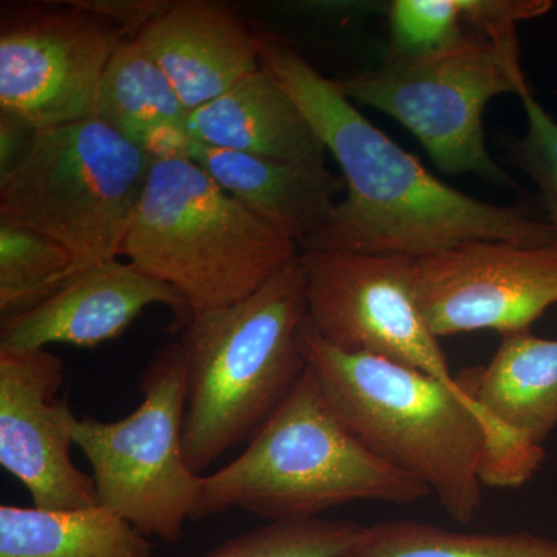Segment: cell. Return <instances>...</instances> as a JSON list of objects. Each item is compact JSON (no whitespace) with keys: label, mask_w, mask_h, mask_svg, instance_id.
<instances>
[{"label":"cell","mask_w":557,"mask_h":557,"mask_svg":"<svg viewBox=\"0 0 557 557\" xmlns=\"http://www.w3.org/2000/svg\"><path fill=\"white\" fill-rule=\"evenodd\" d=\"M456 379L485 420L483 486L525 485L557 428V339L530 330L507 333L486 366L461 370Z\"/></svg>","instance_id":"13"},{"label":"cell","mask_w":557,"mask_h":557,"mask_svg":"<svg viewBox=\"0 0 557 557\" xmlns=\"http://www.w3.org/2000/svg\"><path fill=\"white\" fill-rule=\"evenodd\" d=\"M152 544L126 520L97 507H0V557H150Z\"/></svg>","instance_id":"18"},{"label":"cell","mask_w":557,"mask_h":557,"mask_svg":"<svg viewBox=\"0 0 557 557\" xmlns=\"http://www.w3.org/2000/svg\"><path fill=\"white\" fill-rule=\"evenodd\" d=\"M64 381V364L46 348L0 347V465L36 508L100 505L94 478L72 460L79 418L61 395Z\"/></svg>","instance_id":"12"},{"label":"cell","mask_w":557,"mask_h":557,"mask_svg":"<svg viewBox=\"0 0 557 557\" xmlns=\"http://www.w3.org/2000/svg\"><path fill=\"white\" fill-rule=\"evenodd\" d=\"M354 104L386 113L420 141L448 175H475L502 188H518L486 148L483 112L500 95L533 91L522 64L518 30L491 35L465 28L438 49L388 50L379 67L335 81Z\"/></svg>","instance_id":"6"},{"label":"cell","mask_w":557,"mask_h":557,"mask_svg":"<svg viewBox=\"0 0 557 557\" xmlns=\"http://www.w3.org/2000/svg\"><path fill=\"white\" fill-rule=\"evenodd\" d=\"M72 252L38 231L0 220V314L20 317L79 273Z\"/></svg>","instance_id":"22"},{"label":"cell","mask_w":557,"mask_h":557,"mask_svg":"<svg viewBox=\"0 0 557 557\" xmlns=\"http://www.w3.org/2000/svg\"><path fill=\"white\" fill-rule=\"evenodd\" d=\"M520 101L527 129L509 146L511 159L536 186L545 220L557 234V121L536 100L534 91L523 95Z\"/></svg>","instance_id":"24"},{"label":"cell","mask_w":557,"mask_h":557,"mask_svg":"<svg viewBox=\"0 0 557 557\" xmlns=\"http://www.w3.org/2000/svg\"><path fill=\"white\" fill-rule=\"evenodd\" d=\"M307 317L299 256L255 295L190 317L180 339L188 376L183 449L196 474L255 437L302 379Z\"/></svg>","instance_id":"3"},{"label":"cell","mask_w":557,"mask_h":557,"mask_svg":"<svg viewBox=\"0 0 557 557\" xmlns=\"http://www.w3.org/2000/svg\"><path fill=\"white\" fill-rule=\"evenodd\" d=\"M152 163L95 116L38 132L0 177V220L58 242L81 269L119 259Z\"/></svg>","instance_id":"7"},{"label":"cell","mask_w":557,"mask_h":557,"mask_svg":"<svg viewBox=\"0 0 557 557\" xmlns=\"http://www.w3.org/2000/svg\"><path fill=\"white\" fill-rule=\"evenodd\" d=\"M552 0H395L391 7V50L420 53L445 46L465 28L516 30L544 16Z\"/></svg>","instance_id":"20"},{"label":"cell","mask_w":557,"mask_h":557,"mask_svg":"<svg viewBox=\"0 0 557 557\" xmlns=\"http://www.w3.org/2000/svg\"><path fill=\"white\" fill-rule=\"evenodd\" d=\"M188 129L208 148L296 163H327V149L310 121L263 65L189 112Z\"/></svg>","instance_id":"17"},{"label":"cell","mask_w":557,"mask_h":557,"mask_svg":"<svg viewBox=\"0 0 557 557\" xmlns=\"http://www.w3.org/2000/svg\"><path fill=\"white\" fill-rule=\"evenodd\" d=\"M416 295L438 338L530 330L557 306V245L471 240L416 260Z\"/></svg>","instance_id":"11"},{"label":"cell","mask_w":557,"mask_h":557,"mask_svg":"<svg viewBox=\"0 0 557 557\" xmlns=\"http://www.w3.org/2000/svg\"><path fill=\"white\" fill-rule=\"evenodd\" d=\"M344 557H557V541L531 533H460L391 520L362 527Z\"/></svg>","instance_id":"21"},{"label":"cell","mask_w":557,"mask_h":557,"mask_svg":"<svg viewBox=\"0 0 557 557\" xmlns=\"http://www.w3.org/2000/svg\"><path fill=\"white\" fill-rule=\"evenodd\" d=\"M188 116L171 81L137 38L124 40L102 76L95 119L137 145L156 127L186 124Z\"/></svg>","instance_id":"19"},{"label":"cell","mask_w":557,"mask_h":557,"mask_svg":"<svg viewBox=\"0 0 557 557\" xmlns=\"http://www.w3.org/2000/svg\"><path fill=\"white\" fill-rule=\"evenodd\" d=\"M260 62L287 90L339 164L346 197L300 251H348L424 258L471 240L522 247L557 245L547 220L520 207L469 197L435 177L287 39L258 30Z\"/></svg>","instance_id":"1"},{"label":"cell","mask_w":557,"mask_h":557,"mask_svg":"<svg viewBox=\"0 0 557 557\" xmlns=\"http://www.w3.org/2000/svg\"><path fill=\"white\" fill-rule=\"evenodd\" d=\"M299 258L309 321L325 343L416 370L471 401L418 306L416 258L348 251H300Z\"/></svg>","instance_id":"9"},{"label":"cell","mask_w":557,"mask_h":557,"mask_svg":"<svg viewBox=\"0 0 557 557\" xmlns=\"http://www.w3.org/2000/svg\"><path fill=\"white\" fill-rule=\"evenodd\" d=\"M299 252L193 160L152 163L121 249L174 288L190 317L255 295Z\"/></svg>","instance_id":"5"},{"label":"cell","mask_w":557,"mask_h":557,"mask_svg":"<svg viewBox=\"0 0 557 557\" xmlns=\"http://www.w3.org/2000/svg\"><path fill=\"white\" fill-rule=\"evenodd\" d=\"M242 207L299 245L335 212L343 177L327 164L296 163L197 145L194 159Z\"/></svg>","instance_id":"16"},{"label":"cell","mask_w":557,"mask_h":557,"mask_svg":"<svg viewBox=\"0 0 557 557\" xmlns=\"http://www.w3.org/2000/svg\"><path fill=\"white\" fill-rule=\"evenodd\" d=\"M38 132L16 116L2 113L0 119V177L13 170L30 150Z\"/></svg>","instance_id":"25"},{"label":"cell","mask_w":557,"mask_h":557,"mask_svg":"<svg viewBox=\"0 0 557 557\" xmlns=\"http://www.w3.org/2000/svg\"><path fill=\"white\" fill-rule=\"evenodd\" d=\"M361 528L350 520L322 518L269 522L201 557H344Z\"/></svg>","instance_id":"23"},{"label":"cell","mask_w":557,"mask_h":557,"mask_svg":"<svg viewBox=\"0 0 557 557\" xmlns=\"http://www.w3.org/2000/svg\"><path fill=\"white\" fill-rule=\"evenodd\" d=\"M129 38L89 0L17 11L0 28V110L36 132L95 116L102 76Z\"/></svg>","instance_id":"10"},{"label":"cell","mask_w":557,"mask_h":557,"mask_svg":"<svg viewBox=\"0 0 557 557\" xmlns=\"http://www.w3.org/2000/svg\"><path fill=\"white\" fill-rule=\"evenodd\" d=\"M134 38L160 65L189 112L262 67L258 30L219 2H168Z\"/></svg>","instance_id":"15"},{"label":"cell","mask_w":557,"mask_h":557,"mask_svg":"<svg viewBox=\"0 0 557 557\" xmlns=\"http://www.w3.org/2000/svg\"><path fill=\"white\" fill-rule=\"evenodd\" d=\"M429 496L347 431L307 368L244 453L205 475L199 519L242 509L269 522L307 520L357 502L405 507Z\"/></svg>","instance_id":"4"},{"label":"cell","mask_w":557,"mask_h":557,"mask_svg":"<svg viewBox=\"0 0 557 557\" xmlns=\"http://www.w3.org/2000/svg\"><path fill=\"white\" fill-rule=\"evenodd\" d=\"M143 399L121 420L79 418L75 446L89 460L101 507L143 536L177 544L199 520L201 482L183 449L188 376L182 343L159 348L139 380Z\"/></svg>","instance_id":"8"},{"label":"cell","mask_w":557,"mask_h":557,"mask_svg":"<svg viewBox=\"0 0 557 557\" xmlns=\"http://www.w3.org/2000/svg\"><path fill=\"white\" fill-rule=\"evenodd\" d=\"M152 306L170 309L180 330L189 322V306L174 288L131 262L108 260L81 270L36 309L2 319L0 347H98L123 335Z\"/></svg>","instance_id":"14"},{"label":"cell","mask_w":557,"mask_h":557,"mask_svg":"<svg viewBox=\"0 0 557 557\" xmlns=\"http://www.w3.org/2000/svg\"><path fill=\"white\" fill-rule=\"evenodd\" d=\"M300 343L347 431L388 467L428 486L456 522H472L483 502L486 432L480 410L416 370L330 346L309 317Z\"/></svg>","instance_id":"2"}]
</instances>
